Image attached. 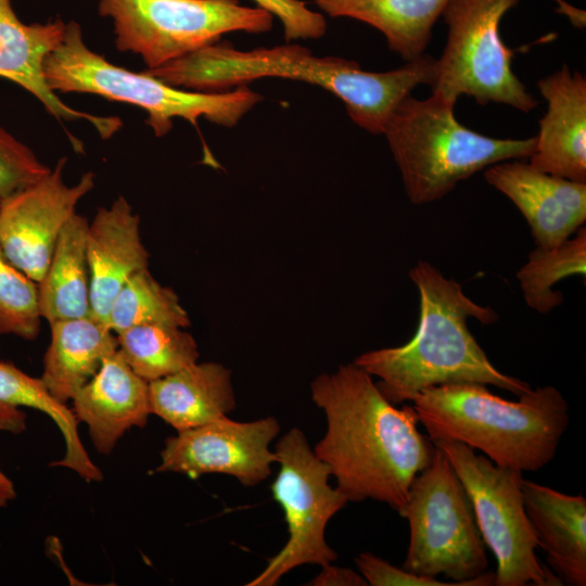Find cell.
Instances as JSON below:
<instances>
[{
    "instance_id": "3957f363",
    "label": "cell",
    "mask_w": 586,
    "mask_h": 586,
    "mask_svg": "<svg viewBox=\"0 0 586 586\" xmlns=\"http://www.w3.org/2000/svg\"><path fill=\"white\" fill-rule=\"evenodd\" d=\"M409 277L420 294L416 334L402 346L366 352L354 361L379 379L377 385L388 402H412L424 388L456 382L493 385L517 396L532 388L499 371L468 328L470 317L495 322L494 309L474 303L458 282L425 260H419Z\"/></svg>"
},
{
    "instance_id": "5b68a950",
    "label": "cell",
    "mask_w": 586,
    "mask_h": 586,
    "mask_svg": "<svg viewBox=\"0 0 586 586\" xmlns=\"http://www.w3.org/2000/svg\"><path fill=\"white\" fill-rule=\"evenodd\" d=\"M454 106L435 93L405 98L390 116L383 135L399 168L412 204L448 194L458 182L496 163L526 160L535 137L498 139L460 124Z\"/></svg>"
},
{
    "instance_id": "ac0fdd59",
    "label": "cell",
    "mask_w": 586,
    "mask_h": 586,
    "mask_svg": "<svg viewBox=\"0 0 586 586\" xmlns=\"http://www.w3.org/2000/svg\"><path fill=\"white\" fill-rule=\"evenodd\" d=\"M72 400L76 419L88 425L101 454H110L130 428H143L151 415L149 382L129 367L118 348Z\"/></svg>"
},
{
    "instance_id": "7c38bea8",
    "label": "cell",
    "mask_w": 586,
    "mask_h": 586,
    "mask_svg": "<svg viewBox=\"0 0 586 586\" xmlns=\"http://www.w3.org/2000/svg\"><path fill=\"white\" fill-rule=\"evenodd\" d=\"M66 157L60 158L44 177L0 203V246L5 257L36 282L42 278L78 202L94 187L92 171L85 173L76 184H66Z\"/></svg>"
},
{
    "instance_id": "4316f807",
    "label": "cell",
    "mask_w": 586,
    "mask_h": 586,
    "mask_svg": "<svg viewBox=\"0 0 586 586\" xmlns=\"http://www.w3.org/2000/svg\"><path fill=\"white\" fill-rule=\"evenodd\" d=\"M190 326V318L175 291L161 284L148 268L124 283L111 306L106 324L118 333L139 324Z\"/></svg>"
},
{
    "instance_id": "9a60e30c",
    "label": "cell",
    "mask_w": 586,
    "mask_h": 586,
    "mask_svg": "<svg viewBox=\"0 0 586 586\" xmlns=\"http://www.w3.org/2000/svg\"><path fill=\"white\" fill-rule=\"evenodd\" d=\"M66 23L61 18L25 24L11 0H0V77L21 86L38 99L58 120L85 119L101 138H111L123 126L116 116H98L65 104L47 84L44 61L61 43Z\"/></svg>"
},
{
    "instance_id": "d4e9b609",
    "label": "cell",
    "mask_w": 586,
    "mask_h": 586,
    "mask_svg": "<svg viewBox=\"0 0 586 586\" xmlns=\"http://www.w3.org/2000/svg\"><path fill=\"white\" fill-rule=\"evenodd\" d=\"M116 336L119 353L146 382L175 373L199 359L198 344L183 328L139 324Z\"/></svg>"
},
{
    "instance_id": "7402d4cb",
    "label": "cell",
    "mask_w": 586,
    "mask_h": 586,
    "mask_svg": "<svg viewBox=\"0 0 586 586\" xmlns=\"http://www.w3.org/2000/svg\"><path fill=\"white\" fill-rule=\"evenodd\" d=\"M22 407L48 415L64 437V457L50 466L68 468L86 481L102 479L100 469L91 461L79 438L78 420L73 410L56 400L40 378L28 375L12 362L0 361V431L16 435L25 431L26 413Z\"/></svg>"
},
{
    "instance_id": "d6986e66",
    "label": "cell",
    "mask_w": 586,
    "mask_h": 586,
    "mask_svg": "<svg viewBox=\"0 0 586 586\" xmlns=\"http://www.w3.org/2000/svg\"><path fill=\"white\" fill-rule=\"evenodd\" d=\"M524 508L537 547L562 585H586V499L522 481Z\"/></svg>"
},
{
    "instance_id": "603a6c76",
    "label": "cell",
    "mask_w": 586,
    "mask_h": 586,
    "mask_svg": "<svg viewBox=\"0 0 586 586\" xmlns=\"http://www.w3.org/2000/svg\"><path fill=\"white\" fill-rule=\"evenodd\" d=\"M330 17H347L381 31L406 62L424 54L432 28L449 0H314Z\"/></svg>"
},
{
    "instance_id": "6da1fadb",
    "label": "cell",
    "mask_w": 586,
    "mask_h": 586,
    "mask_svg": "<svg viewBox=\"0 0 586 586\" xmlns=\"http://www.w3.org/2000/svg\"><path fill=\"white\" fill-rule=\"evenodd\" d=\"M327 430L315 455L348 501L373 499L398 510L435 445L419 429L412 406L397 408L355 362L318 375L310 384Z\"/></svg>"
},
{
    "instance_id": "277c9868",
    "label": "cell",
    "mask_w": 586,
    "mask_h": 586,
    "mask_svg": "<svg viewBox=\"0 0 586 586\" xmlns=\"http://www.w3.org/2000/svg\"><path fill=\"white\" fill-rule=\"evenodd\" d=\"M518 397L511 402L484 384L456 382L422 390L412 407L431 441H456L499 467L536 472L557 454L569 425V405L551 385Z\"/></svg>"
},
{
    "instance_id": "d6a6232c",
    "label": "cell",
    "mask_w": 586,
    "mask_h": 586,
    "mask_svg": "<svg viewBox=\"0 0 586 586\" xmlns=\"http://www.w3.org/2000/svg\"><path fill=\"white\" fill-rule=\"evenodd\" d=\"M16 496L11 479L0 468V509L5 507Z\"/></svg>"
},
{
    "instance_id": "cb8c5ba5",
    "label": "cell",
    "mask_w": 586,
    "mask_h": 586,
    "mask_svg": "<svg viewBox=\"0 0 586 586\" xmlns=\"http://www.w3.org/2000/svg\"><path fill=\"white\" fill-rule=\"evenodd\" d=\"M88 219L75 213L54 245L37 282L41 318L49 323L90 315V277L86 253Z\"/></svg>"
},
{
    "instance_id": "2e32d148",
    "label": "cell",
    "mask_w": 586,
    "mask_h": 586,
    "mask_svg": "<svg viewBox=\"0 0 586 586\" xmlns=\"http://www.w3.org/2000/svg\"><path fill=\"white\" fill-rule=\"evenodd\" d=\"M547 110L527 158L538 170L586 182V79L566 64L537 82Z\"/></svg>"
},
{
    "instance_id": "e575fe53",
    "label": "cell",
    "mask_w": 586,
    "mask_h": 586,
    "mask_svg": "<svg viewBox=\"0 0 586 586\" xmlns=\"http://www.w3.org/2000/svg\"><path fill=\"white\" fill-rule=\"evenodd\" d=\"M0 203H1V200H0Z\"/></svg>"
},
{
    "instance_id": "836d02e7",
    "label": "cell",
    "mask_w": 586,
    "mask_h": 586,
    "mask_svg": "<svg viewBox=\"0 0 586 586\" xmlns=\"http://www.w3.org/2000/svg\"><path fill=\"white\" fill-rule=\"evenodd\" d=\"M558 3V11L565 14L570 21L578 27L584 26L585 24V14L578 9L568 4L563 0H555Z\"/></svg>"
},
{
    "instance_id": "f546056e",
    "label": "cell",
    "mask_w": 586,
    "mask_h": 586,
    "mask_svg": "<svg viewBox=\"0 0 586 586\" xmlns=\"http://www.w3.org/2000/svg\"><path fill=\"white\" fill-rule=\"evenodd\" d=\"M252 1L281 23L286 42L298 39H319L327 31L323 14L310 10L301 0Z\"/></svg>"
},
{
    "instance_id": "5bb4252c",
    "label": "cell",
    "mask_w": 586,
    "mask_h": 586,
    "mask_svg": "<svg viewBox=\"0 0 586 586\" xmlns=\"http://www.w3.org/2000/svg\"><path fill=\"white\" fill-rule=\"evenodd\" d=\"M484 178L519 208L538 247L563 243L585 224L586 182L544 173L523 160L491 165Z\"/></svg>"
},
{
    "instance_id": "ba28073f",
    "label": "cell",
    "mask_w": 586,
    "mask_h": 586,
    "mask_svg": "<svg viewBox=\"0 0 586 586\" xmlns=\"http://www.w3.org/2000/svg\"><path fill=\"white\" fill-rule=\"evenodd\" d=\"M112 21L118 51L139 55L152 69L216 43L221 36L264 34L275 17L238 0H99Z\"/></svg>"
},
{
    "instance_id": "7a4b0ae2",
    "label": "cell",
    "mask_w": 586,
    "mask_h": 586,
    "mask_svg": "<svg viewBox=\"0 0 586 586\" xmlns=\"http://www.w3.org/2000/svg\"><path fill=\"white\" fill-rule=\"evenodd\" d=\"M435 59L423 54L387 72L364 71L353 60L318 56L300 44L250 51L213 43L156 68L151 75L170 86L221 92L257 79L276 77L316 85L345 105L351 119L372 135H383L397 105L433 79Z\"/></svg>"
},
{
    "instance_id": "8992f818",
    "label": "cell",
    "mask_w": 586,
    "mask_h": 586,
    "mask_svg": "<svg viewBox=\"0 0 586 586\" xmlns=\"http://www.w3.org/2000/svg\"><path fill=\"white\" fill-rule=\"evenodd\" d=\"M43 67L47 84L55 93H92L144 110L146 124L156 137L166 136L175 118L195 127L201 117L234 127L263 99L246 86L221 92L193 91L170 86L146 71L119 67L87 47L75 21L66 23L63 40L47 56Z\"/></svg>"
},
{
    "instance_id": "ffe728a7",
    "label": "cell",
    "mask_w": 586,
    "mask_h": 586,
    "mask_svg": "<svg viewBox=\"0 0 586 586\" xmlns=\"http://www.w3.org/2000/svg\"><path fill=\"white\" fill-rule=\"evenodd\" d=\"M151 413L177 432L227 417L235 408L231 372L218 362H194L149 382Z\"/></svg>"
},
{
    "instance_id": "9c48e42d",
    "label": "cell",
    "mask_w": 586,
    "mask_h": 586,
    "mask_svg": "<svg viewBox=\"0 0 586 586\" xmlns=\"http://www.w3.org/2000/svg\"><path fill=\"white\" fill-rule=\"evenodd\" d=\"M520 0H449L442 16L446 46L435 59L432 93L456 104L461 95L476 103L533 111L538 102L511 68L513 51L502 41L499 24Z\"/></svg>"
},
{
    "instance_id": "f1b7e54d",
    "label": "cell",
    "mask_w": 586,
    "mask_h": 586,
    "mask_svg": "<svg viewBox=\"0 0 586 586\" xmlns=\"http://www.w3.org/2000/svg\"><path fill=\"white\" fill-rule=\"evenodd\" d=\"M50 170L30 148L0 126V200L33 184Z\"/></svg>"
},
{
    "instance_id": "4dcf8cb0",
    "label": "cell",
    "mask_w": 586,
    "mask_h": 586,
    "mask_svg": "<svg viewBox=\"0 0 586 586\" xmlns=\"http://www.w3.org/2000/svg\"><path fill=\"white\" fill-rule=\"evenodd\" d=\"M355 562L371 586H461L456 582L445 583L436 577L421 576L399 569L370 552L359 553Z\"/></svg>"
},
{
    "instance_id": "8fae6325",
    "label": "cell",
    "mask_w": 586,
    "mask_h": 586,
    "mask_svg": "<svg viewBox=\"0 0 586 586\" xmlns=\"http://www.w3.org/2000/svg\"><path fill=\"white\" fill-rule=\"evenodd\" d=\"M275 454L280 469L271 491L283 509L289 538L247 586H273L300 565L322 566L335 561L337 553L327 544L324 531L330 519L349 502L329 484L330 469L310 449L301 430L288 431Z\"/></svg>"
},
{
    "instance_id": "4fadbf2b",
    "label": "cell",
    "mask_w": 586,
    "mask_h": 586,
    "mask_svg": "<svg viewBox=\"0 0 586 586\" xmlns=\"http://www.w3.org/2000/svg\"><path fill=\"white\" fill-rule=\"evenodd\" d=\"M280 432L276 418L238 422L227 417L179 431L166 440L156 471L192 477L224 473L253 487L271 474L276 454L271 442Z\"/></svg>"
},
{
    "instance_id": "484cf974",
    "label": "cell",
    "mask_w": 586,
    "mask_h": 586,
    "mask_svg": "<svg viewBox=\"0 0 586 586\" xmlns=\"http://www.w3.org/2000/svg\"><path fill=\"white\" fill-rule=\"evenodd\" d=\"M574 234L555 247L537 246L517 273L526 304L538 313L547 314L561 304L562 294L552 290L557 282L585 276L586 230L579 228Z\"/></svg>"
},
{
    "instance_id": "44dd1931",
    "label": "cell",
    "mask_w": 586,
    "mask_h": 586,
    "mask_svg": "<svg viewBox=\"0 0 586 586\" xmlns=\"http://www.w3.org/2000/svg\"><path fill=\"white\" fill-rule=\"evenodd\" d=\"M50 327L51 341L40 379L56 400L66 404L117 351V336L91 315L54 321Z\"/></svg>"
},
{
    "instance_id": "52a82bcc",
    "label": "cell",
    "mask_w": 586,
    "mask_h": 586,
    "mask_svg": "<svg viewBox=\"0 0 586 586\" xmlns=\"http://www.w3.org/2000/svg\"><path fill=\"white\" fill-rule=\"evenodd\" d=\"M397 512L410 531L404 570L444 575L461 586L494 585L471 500L442 449L435 446L430 464L416 475Z\"/></svg>"
},
{
    "instance_id": "83f0119b",
    "label": "cell",
    "mask_w": 586,
    "mask_h": 586,
    "mask_svg": "<svg viewBox=\"0 0 586 586\" xmlns=\"http://www.w3.org/2000/svg\"><path fill=\"white\" fill-rule=\"evenodd\" d=\"M41 319L37 282L15 267L0 246V334L35 340Z\"/></svg>"
},
{
    "instance_id": "e0dca14e",
    "label": "cell",
    "mask_w": 586,
    "mask_h": 586,
    "mask_svg": "<svg viewBox=\"0 0 586 586\" xmlns=\"http://www.w3.org/2000/svg\"><path fill=\"white\" fill-rule=\"evenodd\" d=\"M86 253L90 277V315L106 323L114 298L135 272L148 268L149 253L140 235V218L119 195L98 208L89 222Z\"/></svg>"
},
{
    "instance_id": "1f68e13d",
    "label": "cell",
    "mask_w": 586,
    "mask_h": 586,
    "mask_svg": "<svg viewBox=\"0 0 586 586\" xmlns=\"http://www.w3.org/2000/svg\"><path fill=\"white\" fill-rule=\"evenodd\" d=\"M308 585L311 586H366L368 583L361 574L356 573L352 569L342 568L328 563L321 566V571L317 574Z\"/></svg>"
},
{
    "instance_id": "30bf717a",
    "label": "cell",
    "mask_w": 586,
    "mask_h": 586,
    "mask_svg": "<svg viewBox=\"0 0 586 586\" xmlns=\"http://www.w3.org/2000/svg\"><path fill=\"white\" fill-rule=\"evenodd\" d=\"M432 442L444 451L462 482L484 544L496 558L494 585H562L536 557L537 543L522 495L523 472L499 467L462 443Z\"/></svg>"
}]
</instances>
